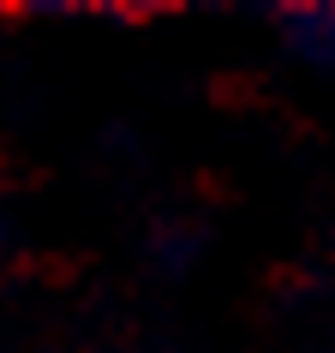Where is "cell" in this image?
Instances as JSON below:
<instances>
[{
  "label": "cell",
  "instance_id": "cell-1",
  "mask_svg": "<svg viewBox=\"0 0 335 353\" xmlns=\"http://www.w3.org/2000/svg\"><path fill=\"white\" fill-rule=\"evenodd\" d=\"M281 37L305 66H335V6H294L281 12Z\"/></svg>",
  "mask_w": 335,
  "mask_h": 353
}]
</instances>
